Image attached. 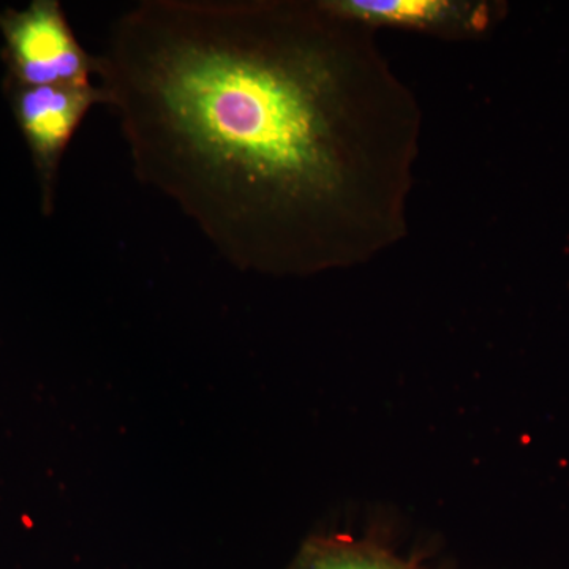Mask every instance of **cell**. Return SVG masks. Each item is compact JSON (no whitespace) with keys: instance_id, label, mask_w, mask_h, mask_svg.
<instances>
[{"instance_id":"cell-1","label":"cell","mask_w":569,"mask_h":569,"mask_svg":"<svg viewBox=\"0 0 569 569\" xmlns=\"http://www.w3.org/2000/svg\"><path fill=\"white\" fill-rule=\"evenodd\" d=\"M376 32L328 0H142L99 80L138 181L236 268L316 276L408 236L422 111Z\"/></svg>"},{"instance_id":"cell-2","label":"cell","mask_w":569,"mask_h":569,"mask_svg":"<svg viewBox=\"0 0 569 569\" xmlns=\"http://www.w3.org/2000/svg\"><path fill=\"white\" fill-rule=\"evenodd\" d=\"M6 78L24 86H89L102 70L71 29L59 0H32L0 11Z\"/></svg>"},{"instance_id":"cell-3","label":"cell","mask_w":569,"mask_h":569,"mask_svg":"<svg viewBox=\"0 0 569 569\" xmlns=\"http://www.w3.org/2000/svg\"><path fill=\"white\" fill-rule=\"evenodd\" d=\"M3 96L28 144L39 186L40 211L52 216L63 156L88 112L108 107L102 86H24L3 80Z\"/></svg>"},{"instance_id":"cell-4","label":"cell","mask_w":569,"mask_h":569,"mask_svg":"<svg viewBox=\"0 0 569 569\" xmlns=\"http://www.w3.org/2000/svg\"><path fill=\"white\" fill-rule=\"evenodd\" d=\"M367 28L399 29L447 41L481 40L496 31L508 6L496 0H328Z\"/></svg>"},{"instance_id":"cell-5","label":"cell","mask_w":569,"mask_h":569,"mask_svg":"<svg viewBox=\"0 0 569 569\" xmlns=\"http://www.w3.org/2000/svg\"><path fill=\"white\" fill-rule=\"evenodd\" d=\"M287 569H426L369 539L346 535L316 537L305 542Z\"/></svg>"}]
</instances>
